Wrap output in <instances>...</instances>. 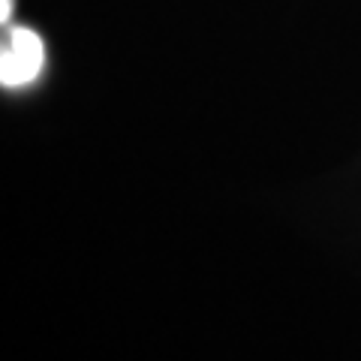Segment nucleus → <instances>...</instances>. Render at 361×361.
Returning a JSON list of instances; mask_svg holds the SVG:
<instances>
[{
    "label": "nucleus",
    "instance_id": "1",
    "mask_svg": "<svg viewBox=\"0 0 361 361\" xmlns=\"http://www.w3.org/2000/svg\"><path fill=\"white\" fill-rule=\"evenodd\" d=\"M45 49L37 30L30 27H13L4 37L0 49V85L4 87H25L42 73Z\"/></svg>",
    "mask_w": 361,
    "mask_h": 361
},
{
    "label": "nucleus",
    "instance_id": "2",
    "mask_svg": "<svg viewBox=\"0 0 361 361\" xmlns=\"http://www.w3.org/2000/svg\"><path fill=\"white\" fill-rule=\"evenodd\" d=\"M9 16H13V0H0V25L9 27Z\"/></svg>",
    "mask_w": 361,
    "mask_h": 361
}]
</instances>
